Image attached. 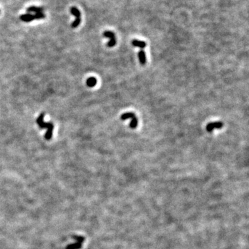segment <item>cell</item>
<instances>
[{
    "mask_svg": "<svg viewBox=\"0 0 249 249\" xmlns=\"http://www.w3.org/2000/svg\"><path fill=\"white\" fill-rule=\"evenodd\" d=\"M45 116L44 113H42L39 117L37 119V123L39 125V127H40L41 129H44L47 128L48 130H47L46 134L44 135V138L46 140H50L51 138H52L53 135V124L51 123H44V117Z\"/></svg>",
    "mask_w": 249,
    "mask_h": 249,
    "instance_id": "obj_1",
    "label": "cell"
},
{
    "mask_svg": "<svg viewBox=\"0 0 249 249\" xmlns=\"http://www.w3.org/2000/svg\"><path fill=\"white\" fill-rule=\"evenodd\" d=\"M70 12L72 15H73L75 17V20H74L73 23L71 24V27L75 28L78 27V26L80 25V22H81V14H80V12L79 10L78 9V8L75 7H71L70 9Z\"/></svg>",
    "mask_w": 249,
    "mask_h": 249,
    "instance_id": "obj_2",
    "label": "cell"
},
{
    "mask_svg": "<svg viewBox=\"0 0 249 249\" xmlns=\"http://www.w3.org/2000/svg\"><path fill=\"white\" fill-rule=\"evenodd\" d=\"M103 36L105 38H108L110 39V42L107 43L108 47H113L116 44V36L114 32L110 31V30H107L103 33Z\"/></svg>",
    "mask_w": 249,
    "mask_h": 249,
    "instance_id": "obj_3",
    "label": "cell"
},
{
    "mask_svg": "<svg viewBox=\"0 0 249 249\" xmlns=\"http://www.w3.org/2000/svg\"><path fill=\"white\" fill-rule=\"evenodd\" d=\"M223 123L221 121H217V122L210 123L207 125L206 130L208 132H212L215 129H221L223 127Z\"/></svg>",
    "mask_w": 249,
    "mask_h": 249,
    "instance_id": "obj_4",
    "label": "cell"
},
{
    "mask_svg": "<svg viewBox=\"0 0 249 249\" xmlns=\"http://www.w3.org/2000/svg\"><path fill=\"white\" fill-rule=\"evenodd\" d=\"M20 19L23 22H30L36 20V18H35L34 15H32V14H30V13H26V14H24V15H20Z\"/></svg>",
    "mask_w": 249,
    "mask_h": 249,
    "instance_id": "obj_5",
    "label": "cell"
},
{
    "mask_svg": "<svg viewBox=\"0 0 249 249\" xmlns=\"http://www.w3.org/2000/svg\"><path fill=\"white\" fill-rule=\"evenodd\" d=\"M131 44H132L134 46L139 47V48L141 49H145L146 46H147V44H146L145 42H143V41H141V40H134L131 41Z\"/></svg>",
    "mask_w": 249,
    "mask_h": 249,
    "instance_id": "obj_6",
    "label": "cell"
},
{
    "mask_svg": "<svg viewBox=\"0 0 249 249\" xmlns=\"http://www.w3.org/2000/svg\"><path fill=\"white\" fill-rule=\"evenodd\" d=\"M138 56H139L140 63H141L142 65H145L146 64V61H147V58H146L145 52L143 49H141V50L138 53Z\"/></svg>",
    "mask_w": 249,
    "mask_h": 249,
    "instance_id": "obj_7",
    "label": "cell"
},
{
    "mask_svg": "<svg viewBox=\"0 0 249 249\" xmlns=\"http://www.w3.org/2000/svg\"><path fill=\"white\" fill-rule=\"evenodd\" d=\"M28 13H40V12H42L44 11V8L42 7H35V6H32V7H28L27 9H26Z\"/></svg>",
    "mask_w": 249,
    "mask_h": 249,
    "instance_id": "obj_8",
    "label": "cell"
},
{
    "mask_svg": "<svg viewBox=\"0 0 249 249\" xmlns=\"http://www.w3.org/2000/svg\"><path fill=\"white\" fill-rule=\"evenodd\" d=\"M97 80L94 77H90L87 80V85L89 87H94L96 85Z\"/></svg>",
    "mask_w": 249,
    "mask_h": 249,
    "instance_id": "obj_9",
    "label": "cell"
},
{
    "mask_svg": "<svg viewBox=\"0 0 249 249\" xmlns=\"http://www.w3.org/2000/svg\"><path fill=\"white\" fill-rule=\"evenodd\" d=\"M135 116H136V115H135L134 113L127 112V113H125V114L121 115V119L122 121H125V120H127V119H129V118H134Z\"/></svg>",
    "mask_w": 249,
    "mask_h": 249,
    "instance_id": "obj_10",
    "label": "cell"
},
{
    "mask_svg": "<svg viewBox=\"0 0 249 249\" xmlns=\"http://www.w3.org/2000/svg\"><path fill=\"white\" fill-rule=\"evenodd\" d=\"M82 248V244L80 243H74V244H71L67 245L66 246V249H80Z\"/></svg>",
    "mask_w": 249,
    "mask_h": 249,
    "instance_id": "obj_11",
    "label": "cell"
},
{
    "mask_svg": "<svg viewBox=\"0 0 249 249\" xmlns=\"http://www.w3.org/2000/svg\"><path fill=\"white\" fill-rule=\"evenodd\" d=\"M137 125H138V118H136V116H135L134 118H131L130 124H129V127H130V128L131 129H136V128Z\"/></svg>",
    "mask_w": 249,
    "mask_h": 249,
    "instance_id": "obj_12",
    "label": "cell"
},
{
    "mask_svg": "<svg viewBox=\"0 0 249 249\" xmlns=\"http://www.w3.org/2000/svg\"><path fill=\"white\" fill-rule=\"evenodd\" d=\"M35 18H36V20H41V19H44L46 17V15H45V14L43 13V12H40V13H37L35 14Z\"/></svg>",
    "mask_w": 249,
    "mask_h": 249,
    "instance_id": "obj_13",
    "label": "cell"
},
{
    "mask_svg": "<svg viewBox=\"0 0 249 249\" xmlns=\"http://www.w3.org/2000/svg\"><path fill=\"white\" fill-rule=\"evenodd\" d=\"M73 238L75 240L77 241L78 243H80V244H82V243L84 242V241H85V237H82V236L74 235L73 237Z\"/></svg>",
    "mask_w": 249,
    "mask_h": 249,
    "instance_id": "obj_14",
    "label": "cell"
}]
</instances>
